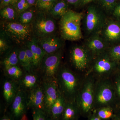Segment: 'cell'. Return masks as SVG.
Listing matches in <instances>:
<instances>
[{"label": "cell", "mask_w": 120, "mask_h": 120, "mask_svg": "<svg viewBox=\"0 0 120 120\" xmlns=\"http://www.w3.org/2000/svg\"><path fill=\"white\" fill-rule=\"evenodd\" d=\"M85 76L65 65L60 66L56 80L59 92L67 102L75 103Z\"/></svg>", "instance_id": "6da1fadb"}, {"label": "cell", "mask_w": 120, "mask_h": 120, "mask_svg": "<svg viewBox=\"0 0 120 120\" xmlns=\"http://www.w3.org/2000/svg\"><path fill=\"white\" fill-rule=\"evenodd\" d=\"M118 107L116 90L111 78L96 80L94 87V111L106 107H111L114 110Z\"/></svg>", "instance_id": "7a4b0ae2"}, {"label": "cell", "mask_w": 120, "mask_h": 120, "mask_svg": "<svg viewBox=\"0 0 120 120\" xmlns=\"http://www.w3.org/2000/svg\"><path fill=\"white\" fill-rule=\"evenodd\" d=\"M83 17L82 13L68 10L60 18L59 27L61 35L65 40L77 41L82 37L81 21Z\"/></svg>", "instance_id": "3957f363"}, {"label": "cell", "mask_w": 120, "mask_h": 120, "mask_svg": "<svg viewBox=\"0 0 120 120\" xmlns=\"http://www.w3.org/2000/svg\"><path fill=\"white\" fill-rule=\"evenodd\" d=\"M96 79L90 74L85 76L75 103L81 116L87 118L94 111V87Z\"/></svg>", "instance_id": "277c9868"}, {"label": "cell", "mask_w": 120, "mask_h": 120, "mask_svg": "<svg viewBox=\"0 0 120 120\" xmlns=\"http://www.w3.org/2000/svg\"><path fill=\"white\" fill-rule=\"evenodd\" d=\"M118 68V64L110 57L107 51L95 56L88 74L96 80L110 78Z\"/></svg>", "instance_id": "5b68a950"}, {"label": "cell", "mask_w": 120, "mask_h": 120, "mask_svg": "<svg viewBox=\"0 0 120 120\" xmlns=\"http://www.w3.org/2000/svg\"><path fill=\"white\" fill-rule=\"evenodd\" d=\"M94 57L86 47L76 46L70 53V61L76 72L86 76L88 75Z\"/></svg>", "instance_id": "8992f818"}, {"label": "cell", "mask_w": 120, "mask_h": 120, "mask_svg": "<svg viewBox=\"0 0 120 120\" xmlns=\"http://www.w3.org/2000/svg\"><path fill=\"white\" fill-rule=\"evenodd\" d=\"M63 53L61 49L50 54H46L39 69L41 82L56 80V76L61 66Z\"/></svg>", "instance_id": "52a82bcc"}, {"label": "cell", "mask_w": 120, "mask_h": 120, "mask_svg": "<svg viewBox=\"0 0 120 120\" xmlns=\"http://www.w3.org/2000/svg\"><path fill=\"white\" fill-rule=\"evenodd\" d=\"M3 28L6 34L17 43L28 39L31 34V29L29 24L8 22L4 24Z\"/></svg>", "instance_id": "ba28073f"}, {"label": "cell", "mask_w": 120, "mask_h": 120, "mask_svg": "<svg viewBox=\"0 0 120 120\" xmlns=\"http://www.w3.org/2000/svg\"><path fill=\"white\" fill-rule=\"evenodd\" d=\"M105 24V17L101 11L93 6L88 8L85 18V26L89 33L92 34H97Z\"/></svg>", "instance_id": "9c48e42d"}, {"label": "cell", "mask_w": 120, "mask_h": 120, "mask_svg": "<svg viewBox=\"0 0 120 120\" xmlns=\"http://www.w3.org/2000/svg\"><path fill=\"white\" fill-rule=\"evenodd\" d=\"M33 29L38 38L51 35L56 29V24L51 17L41 15L33 23Z\"/></svg>", "instance_id": "30bf717a"}, {"label": "cell", "mask_w": 120, "mask_h": 120, "mask_svg": "<svg viewBox=\"0 0 120 120\" xmlns=\"http://www.w3.org/2000/svg\"><path fill=\"white\" fill-rule=\"evenodd\" d=\"M27 93L19 87L15 98L10 105L11 115L14 120H19L26 114L27 106Z\"/></svg>", "instance_id": "8fae6325"}, {"label": "cell", "mask_w": 120, "mask_h": 120, "mask_svg": "<svg viewBox=\"0 0 120 120\" xmlns=\"http://www.w3.org/2000/svg\"><path fill=\"white\" fill-rule=\"evenodd\" d=\"M41 82L45 94V112L49 116L50 109L57 99L60 92L56 80Z\"/></svg>", "instance_id": "7c38bea8"}, {"label": "cell", "mask_w": 120, "mask_h": 120, "mask_svg": "<svg viewBox=\"0 0 120 120\" xmlns=\"http://www.w3.org/2000/svg\"><path fill=\"white\" fill-rule=\"evenodd\" d=\"M27 99L28 108L45 112V94L42 82L27 92Z\"/></svg>", "instance_id": "4fadbf2b"}, {"label": "cell", "mask_w": 120, "mask_h": 120, "mask_svg": "<svg viewBox=\"0 0 120 120\" xmlns=\"http://www.w3.org/2000/svg\"><path fill=\"white\" fill-rule=\"evenodd\" d=\"M39 45L46 54L56 52L61 49L62 42L60 39L54 35H49L37 39Z\"/></svg>", "instance_id": "5bb4252c"}, {"label": "cell", "mask_w": 120, "mask_h": 120, "mask_svg": "<svg viewBox=\"0 0 120 120\" xmlns=\"http://www.w3.org/2000/svg\"><path fill=\"white\" fill-rule=\"evenodd\" d=\"M17 82L19 88L27 93L39 85L41 80L39 75L34 71L24 73Z\"/></svg>", "instance_id": "9a60e30c"}, {"label": "cell", "mask_w": 120, "mask_h": 120, "mask_svg": "<svg viewBox=\"0 0 120 120\" xmlns=\"http://www.w3.org/2000/svg\"><path fill=\"white\" fill-rule=\"evenodd\" d=\"M19 89V86L17 81L8 78L4 82L3 95L7 105H11Z\"/></svg>", "instance_id": "2e32d148"}, {"label": "cell", "mask_w": 120, "mask_h": 120, "mask_svg": "<svg viewBox=\"0 0 120 120\" xmlns=\"http://www.w3.org/2000/svg\"><path fill=\"white\" fill-rule=\"evenodd\" d=\"M86 47L94 57L106 51L103 39L98 33L92 34L89 38Z\"/></svg>", "instance_id": "e0dca14e"}, {"label": "cell", "mask_w": 120, "mask_h": 120, "mask_svg": "<svg viewBox=\"0 0 120 120\" xmlns=\"http://www.w3.org/2000/svg\"><path fill=\"white\" fill-rule=\"evenodd\" d=\"M27 47L30 50L34 56L35 60V69H38L46 54L39 45L37 38H34L29 41L27 43Z\"/></svg>", "instance_id": "ac0fdd59"}, {"label": "cell", "mask_w": 120, "mask_h": 120, "mask_svg": "<svg viewBox=\"0 0 120 120\" xmlns=\"http://www.w3.org/2000/svg\"><path fill=\"white\" fill-rule=\"evenodd\" d=\"M103 35L107 41H114L120 38V25L114 22H110L105 25Z\"/></svg>", "instance_id": "d6986e66"}, {"label": "cell", "mask_w": 120, "mask_h": 120, "mask_svg": "<svg viewBox=\"0 0 120 120\" xmlns=\"http://www.w3.org/2000/svg\"><path fill=\"white\" fill-rule=\"evenodd\" d=\"M66 103L65 99L60 93L57 99L50 109L49 116L51 120H60Z\"/></svg>", "instance_id": "ffe728a7"}, {"label": "cell", "mask_w": 120, "mask_h": 120, "mask_svg": "<svg viewBox=\"0 0 120 120\" xmlns=\"http://www.w3.org/2000/svg\"><path fill=\"white\" fill-rule=\"evenodd\" d=\"M80 116L79 110L76 103L67 102L60 120H79Z\"/></svg>", "instance_id": "44dd1931"}, {"label": "cell", "mask_w": 120, "mask_h": 120, "mask_svg": "<svg viewBox=\"0 0 120 120\" xmlns=\"http://www.w3.org/2000/svg\"><path fill=\"white\" fill-rule=\"evenodd\" d=\"M19 50L15 49L8 54L2 62L4 69L12 66L17 65L19 63Z\"/></svg>", "instance_id": "7402d4cb"}, {"label": "cell", "mask_w": 120, "mask_h": 120, "mask_svg": "<svg viewBox=\"0 0 120 120\" xmlns=\"http://www.w3.org/2000/svg\"><path fill=\"white\" fill-rule=\"evenodd\" d=\"M68 5L64 1L61 0L57 2L54 4L49 11L50 13L54 17L60 18L68 11Z\"/></svg>", "instance_id": "603a6c76"}, {"label": "cell", "mask_w": 120, "mask_h": 120, "mask_svg": "<svg viewBox=\"0 0 120 120\" xmlns=\"http://www.w3.org/2000/svg\"><path fill=\"white\" fill-rule=\"evenodd\" d=\"M19 63L26 72L34 71L32 65L28 60L25 51V49L19 50Z\"/></svg>", "instance_id": "cb8c5ba5"}, {"label": "cell", "mask_w": 120, "mask_h": 120, "mask_svg": "<svg viewBox=\"0 0 120 120\" xmlns=\"http://www.w3.org/2000/svg\"><path fill=\"white\" fill-rule=\"evenodd\" d=\"M101 120H111L114 116V110L111 107L100 108L93 111Z\"/></svg>", "instance_id": "d4e9b609"}, {"label": "cell", "mask_w": 120, "mask_h": 120, "mask_svg": "<svg viewBox=\"0 0 120 120\" xmlns=\"http://www.w3.org/2000/svg\"><path fill=\"white\" fill-rule=\"evenodd\" d=\"M5 71L8 78L16 81H19L24 74L23 70L17 65L9 67Z\"/></svg>", "instance_id": "484cf974"}, {"label": "cell", "mask_w": 120, "mask_h": 120, "mask_svg": "<svg viewBox=\"0 0 120 120\" xmlns=\"http://www.w3.org/2000/svg\"><path fill=\"white\" fill-rule=\"evenodd\" d=\"M17 12L12 6L9 5L0 10V16L5 20L11 21L15 20L17 16Z\"/></svg>", "instance_id": "4316f807"}, {"label": "cell", "mask_w": 120, "mask_h": 120, "mask_svg": "<svg viewBox=\"0 0 120 120\" xmlns=\"http://www.w3.org/2000/svg\"><path fill=\"white\" fill-rule=\"evenodd\" d=\"M116 90L117 101L118 106H120V70L117 69L110 77Z\"/></svg>", "instance_id": "83f0119b"}, {"label": "cell", "mask_w": 120, "mask_h": 120, "mask_svg": "<svg viewBox=\"0 0 120 120\" xmlns=\"http://www.w3.org/2000/svg\"><path fill=\"white\" fill-rule=\"evenodd\" d=\"M58 0H38L36 4L41 9L46 11H50Z\"/></svg>", "instance_id": "f1b7e54d"}, {"label": "cell", "mask_w": 120, "mask_h": 120, "mask_svg": "<svg viewBox=\"0 0 120 120\" xmlns=\"http://www.w3.org/2000/svg\"><path fill=\"white\" fill-rule=\"evenodd\" d=\"M34 13L32 10H26L20 13L19 21L20 23L24 24H29L32 21Z\"/></svg>", "instance_id": "f546056e"}, {"label": "cell", "mask_w": 120, "mask_h": 120, "mask_svg": "<svg viewBox=\"0 0 120 120\" xmlns=\"http://www.w3.org/2000/svg\"><path fill=\"white\" fill-rule=\"evenodd\" d=\"M107 52L111 59L118 64L120 62V45L113 46Z\"/></svg>", "instance_id": "4dcf8cb0"}, {"label": "cell", "mask_w": 120, "mask_h": 120, "mask_svg": "<svg viewBox=\"0 0 120 120\" xmlns=\"http://www.w3.org/2000/svg\"><path fill=\"white\" fill-rule=\"evenodd\" d=\"M33 120H51L47 113L43 110L32 109Z\"/></svg>", "instance_id": "1f68e13d"}, {"label": "cell", "mask_w": 120, "mask_h": 120, "mask_svg": "<svg viewBox=\"0 0 120 120\" xmlns=\"http://www.w3.org/2000/svg\"><path fill=\"white\" fill-rule=\"evenodd\" d=\"M14 6L17 13L19 14L27 10L30 5L26 0H18Z\"/></svg>", "instance_id": "d6a6232c"}, {"label": "cell", "mask_w": 120, "mask_h": 120, "mask_svg": "<svg viewBox=\"0 0 120 120\" xmlns=\"http://www.w3.org/2000/svg\"><path fill=\"white\" fill-rule=\"evenodd\" d=\"M116 0H101L102 6L105 10L109 12L113 11L116 7Z\"/></svg>", "instance_id": "836d02e7"}, {"label": "cell", "mask_w": 120, "mask_h": 120, "mask_svg": "<svg viewBox=\"0 0 120 120\" xmlns=\"http://www.w3.org/2000/svg\"><path fill=\"white\" fill-rule=\"evenodd\" d=\"M9 48V46L7 41L4 38L1 36L0 38V52L1 54L7 52Z\"/></svg>", "instance_id": "e575fe53"}, {"label": "cell", "mask_w": 120, "mask_h": 120, "mask_svg": "<svg viewBox=\"0 0 120 120\" xmlns=\"http://www.w3.org/2000/svg\"><path fill=\"white\" fill-rule=\"evenodd\" d=\"M25 49L27 57L32 65L34 70L35 65V60L34 56L28 47H26Z\"/></svg>", "instance_id": "d590c367"}, {"label": "cell", "mask_w": 120, "mask_h": 120, "mask_svg": "<svg viewBox=\"0 0 120 120\" xmlns=\"http://www.w3.org/2000/svg\"><path fill=\"white\" fill-rule=\"evenodd\" d=\"M18 0H2L0 3V9L9 5L14 6Z\"/></svg>", "instance_id": "8d00e7d4"}, {"label": "cell", "mask_w": 120, "mask_h": 120, "mask_svg": "<svg viewBox=\"0 0 120 120\" xmlns=\"http://www.w3.org/2000/svg\"><path fill=\"white\" fill-rule=\"evenodd\" d=\"M114 15L118 19H120V4L116 5L113 11Z\"/></svg>", "instance_id": "74e56055"}, {"label": "cell", "mask_w": 120, "mask_h": 120, "mask_svg": "<svg viewBox=\"0 0 120 120\" xmlns=\"http://www.w3.org/2000/svg\"><path fill=\"white\" fill-rule=\"evenodd\" d=\"M68 3L72 5H76L80 4V2H82L83 4L84 0H66Z\"/></svg>", "instance_id": "f35d334b"}, {"label": "cell", "mask_w": 120, "mask_h": 120, "mask_svg": "<svg viewBox=\"0 0 120 120\" xmlns=\"http://www.w3.org/2000/svg\"><path fill=\"white\" fill-rule=\"evenodd\" d=\"M114 115L117 120H120V106H118L114 110Z\"/></svg>", "instance_id": "ab89813d"}, {"label": "cell", "mask_w": 120, "mask_h": 120, "mask_svg": "<svg viewBox=\"0 0 120 120\" xmlns=\"http://www.w3.org/2000/svg\"><path fill=\"white\" fill-rule=\"evenodd\" d=\"M87 120H101L94 113H92L87 118Z\"/></svg>", "instance_id": "60d3db41"}, {"label": "cell", "mask_w": 120, "mask_h": 120, "mask_svg": "<svg viewBox=\"0 0 120 120\" xmlns=\"http://www.w3.org/2000/svg\"><path fill=\"white\" fill-rule=\"evenodd\" d=\"M0 120H14L11 114H5L1 118Z\"/></svg>", "instance_id": "b9f144b4"}, {"label": "cell", "mask_w": 120, "mask_h": 120, "mask_svg": "<svg viewBox=\"0 0 120 120\" xmlns=\"http://www.w3.org/2000/svg\"><path fill=\"white\" fill-rule=\"evenodd\" d=\"M30 5H33L36 2V0H26Z\"/></svg>", "instance_id": "7bdbcfd3"}, {"label": "cell", "mask_w": 120, "mask_h": 120, "mask_svg": "<svg viewBox=\"0 0 120 120\" xmlns=\"http://www.w3.org/2000/svg\"><path fill=\"white\" fill-rule=\"evenodd\" d=\"M19 120H28V117H27V116L26 115V114H24L20 118Z\"/></svg>", "instance_id": "ee69618b"}, {"label": "cell", "mask_w": 120, "mask_h": 120, "mask_svg": "<svg viewBox=\"0 0 120 120\" xmlns=\"http://www.w3.org/2000/svg\"><path fill=\"white\" fill-rule=\"evenodd\" d=\"M92 0H84L83 4H86L90 2Z\"/></svg>", "instance_id": "f6af8a7d"}, {"label": "cell", "mask_w": 120, "mask_h": 120, "mask_svg": "<svg viewBox=\"0 0 120 120\" xmlns=\"http://www.w3.org/2000/svg\"><path fill=\"white\" fill-rule=\"evenodd\" d=\"M117 120V119L116 118V117L115 116V115H114V117L113 118H112V120Z\"/></svg>", "instance_id": "bcb514c9"}, {"label": "cell", "mask_w": 120, "mask_h": 120, "mask_svg": "<svg viewBox=\"0 0 120 120\" xmlns=\"http://www.w3.org/2000/svg\"><path fill=\"white\" fill-rule=\"evenodd\" d=\"M120 63V64H119V65H118V69H119L120 70V62H119Z\"/></svg>", "instance_id": "7dc6e473"}, {"label": "cell", "mask_w": 120, "mask_h": 120, "mask_svg": "<svg viewBox=\"0 0 120 120\" xmlns=\"http://www.w3.org/2000/svg\"><path fill=\"white\" fill-rule=\"evenodd\" d=\"M2 0H0V3L1 2H2Z\"/></svg>", "instance_id": "c3c4849f"}, {"label": "cell", "mask_w": 120, "mask_h": 120, "mask_svg": "<svg viewBox=\"0 0 120 120\" xmlns=\"http://www.w3.org/2000/svg\"></svg>", "instance_id": "681fc988"}]
</instances>
